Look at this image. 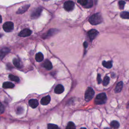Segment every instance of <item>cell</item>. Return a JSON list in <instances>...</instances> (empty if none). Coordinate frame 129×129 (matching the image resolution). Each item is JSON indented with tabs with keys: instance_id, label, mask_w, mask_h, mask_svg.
<instances>
[{
	"instance_id": "7402d4cb",
	"label": "cell",
	"mask_w": 129,
	"mask_h": 129,
	"mask_svg": "<svg viewBox=\"0 0 129 129\" xmlns=\"http://www.w3.org/2000/svg\"><path fill=\"white\" fill-rule=\"evenodd\" d=\"M120 16L123 19H128L129 18V13L128 12H123L121 13Z\"/></svg>"
},
{
	"instance_id": "d6986e66",
	"label": "cell",
	"mask_w": 129,
	"mask_h": 129,
	"mask_svg": "<svg viewBox=\"0 0 129 129\" xmlns=\"http://www.w3.org/2000/svg\"><path fill=\"white\" fill-rule=\"evenodd\" d=\"M102 65L104 67L106 68H108V69L111 68L112 66V61H108V62H106L105 61H103Z\"/></svg>"
},
{
	"instance_id": "ba28073f",
	"label": "cell",
	"mask_w": 129,
	"mask_h": 129,
	"mask_svg": "<svg viewBox=\"0 0 129 129\" xmlns=\"http://www.w3.org/2000/svg\"><path fill=\"white\" fill-rule=\"evenodd\" d=\"M32 34V31L31 30L29 29H24L23 30H22L19 34V36L20 37H27L30 36Z\"/></svg>"
},
{
	"instance_id": "30bf717a",
	"label": "cell",
	"mask_w": 129,
	"mask_h": 129,
	"mask_svg": "<svg viewBox=\"0 0 129 129\" xmlns=\"http://www.w3.org/2000/svg\"><path fill=\"white\" fill-rule=\"evenodd\" d=\"M50 99L51 98H50V96L47 95L46 96L43 97L40 103H41V104L43 105H46L50 102Z\"/></svg>"
},
{
	"instance_id": "8992f818",
	"label": "cell",
	"mask_w": 129,
	"mask_h": 129,
	"mask_svg": "<svg viewBox=\"0 0 129 129\" xmlns=\"http://www.w3.org/2000/svg\"><path fill=\"white\" fill-rule=\"evenodd\" d=\"M42 9L41 8H37L35 9L31 13V17L32 19H36L39 17L42 13Z\"/></svg>"
},
{
	"instance_id": "7c38bea8",
	"label": "cell",
	"mask_w": 129,
	"mask_h": 129,
	"mask_svg": "<svg viewBox=\"0 0 129 129\" xmlns=\"http://www.w3.org/2000/svg\"><path fill=\"white\" fill-rule=\"evenodd\" d=\"M10 51L8 48H4L0 50V59H2Z\"/></svg>"
},
{
	"instance_id": "e575fe53",
	"label": "cell",
	"mask_w": 129,
	"mask_h": 129,
	"mask_svg": "<svg viewBox=\"0 0 129 129\" xmlns=\"http://www.w3.org/2000/svg\"><path fill=\"white\" fill-rule=\"evenodd\" d=\"M95 3L96 4V3H97V0H95Z\"/></svg>"
},
{
	"instance_id": "f546056e",
	"label": "cell",
	"mask_w": 129,
	"mask_h": 129,
	"mask_svg": "<svg viewBox=\"0 0 129 129\" xmlns=\"http://www.w3.org/2000/svg\"><path fill=\"white\" fill-rule=\"evenodd\" d=\"M24 109L22 108L21 107H19L17 109V113L18 114V115H20V114H22L23 112Z\"/></svg>"
},
{
	"instance_id": "7a4b0ae2",
	"label": "cell",
	"mask_w": 129,
	"mask_h": 129,
	"mask_svg": "<svg viewBox=\"0 0 129 129\" xmlns=\"http://www.w3.org/2000/svg\"><path fill=\"white\" fill-rule=\"evenodd\" d=\"M107 99L106 95L105 93H101L98 94L95 99V103L96 104L101 105L105 104Z\"/></svg>"
},
{
	"instance_id": "9c48e42d",
	"label": "cell",
	"mask_w": 129,
	"mask_h": 129,
	"mask_svg": "<svg viewBox=\"0 0 129 129\" xmlns=\"http://www.w3.org/2000/svg\"><path fill=\"white\" fill-rule=\"evenodd\" d=\"M64 86L61 84H58L54 88V92L57 94H61L64 91Z\"/></svg>"
},
{
	"instance_id": "5b68a950",
	"label": "cell",
	"mask_w": 129,
	"mask_h": 129,
	"mask_svg": "<svg viewBox=\"0 0 129 129\" xmlns=\"http://www.w3.org/2000/svg\"><path fill=\"white\" fill-rule=\"evenodd\" d=\"M74 2L71 1H68L64 3V8L67 11H71L73 10L74 8Z\"/></svg>"
},
{
	"instance_id": "5bb4252c",
	"label": "cell",
	"mask_w": 129,
	"mask_h": 129,
	"mask_svg": "<svg viewBox=\"0 0 129 129\" xmlns=\"http://www.w3.org/2000/svg\"><path fill=\"white\" fill-rule=\"evenodd\" d=\"M29 6H30L29 5H25L21 7V8H20L18 10V11H17V14H21L24 13L28 9V8H29Z\"/></svg>"
},
{
	"instance_id": "52a82bcc",
	"label": "cell",
	"mask_w": 129,
	"mask_h": 129,
	"mask_svg": "<svg viewBox=\"0 0 129 129\" xmlns=\"http://www.w3.org/2000/svg\"><path fill=\"white\" fill-rule=\"evenodd\" d=\"M98 34V32L95 29H91L88 32V35L91 40H92L96 38Z\"/></svg>"
},
{
	"instance_id": "4316f807",
	"label": "cell",
	"mask_w": 129,
	"mask_h": 129,
	"mask_svg": "<svg viewBox=\"0 0 129 129\" xmlns=\"http://www.w3.org/2000/svg\"><path fill=\"white\" fill-rule=\"evenodd\" d=\"M119 4L120 6V8L121 9H123L124 8L125 4H126V3H125V2L124 1H120Z\"/></svg>"
},
{
	"instance_id": "1f68e13d",
	"label": "cell",
	"mask_w": 129,
	"mask_h": 129,
	"mask_svg": "<svg viewBox=\"0 0 129 129\" xmlns=\"http://www.w3.org/2000/svg\"><path fill=\"white\" fill-rule=\"evenodd\" d=\"M97 81L98 82V84H100L101 82V75L98 74L97 75Z\"/></svg>"
},
{
	"instance_id": "d4e9b609",
	"label": "cell",
	"mask_w": 129,
	"mask_h": 129,
	"mask_svg": "<svg viewBox=\"0 0 129 129\" xmlns=\"http://www.w3.org/2000/svg\"><path fill=\"white\" fill-rule=\"evenodd\" d=\"M92 6H93V0H87V4L86 6L85 7L87 8H89Z\"/></svg>"
},
{
	"instance_id": "836d02e7",
	"label": "cell",
	"mask_w": 129,
	"mask_h": 129,
	"mask_svg": "<svg viewBox=\"0 0 129 129\" xmlns=\"http://www.w3.org/2000/svg\"><path fill=\"white\" fill-rule=\"evenodd\" d=\"M2 22V18L1 16L0 15V23H1Z\"/></svg>"
},
{
	"instance_id": "83f0119b",
	"label": "cell",
	"mask_w": 129,
	"mask_h": 129,
	"mask_svg": "<svg viewBox=\"0 0 129 129\" xmlns=\"http://www.w3.org/2000/svg\"><path fill=\"white\" fill-rule=\"evenodd\" d=\"M47 128L50 129H54L58 128V126H57V125H54V124H50L48 125Z\"/></svg>"
},
{
	"instance_id": "ac0fdd59",
	"label": "cell",
	"mask_w": 129,
	"mask_h": 129,
	"mask_svg": "<svg viewBox=\"0 0 129 129\" xmlns=\"http://www.w3.org/2000/svg\"><path fill=\"white\" fill-rule=\"evenodd\" d=\"M15 86L14 84L10 82H6L4 83L3 85V87L4 88H13Z\"/></svg>"
},
{
	"instance_id": "d6a6232c",
	"label": "cell",
	"mask_w": 129,
	"mask_h": 129,
	"mask_svg": "<svg viewBox=\"0 0 129 129\" xmlns=\"http://www.w3.org/2000/svg\"><path fill=\"white\" fill-rule=\"evenodd\" d=\"M84 46L85 48H86V47H87V46H88V43H87V42H85L84 43Z\"/></svg>"
},
{
	"instance_id": "44dd1931",
	"label": "cell",
	"mask_w": 129,
	"mask_h": 129,
	"mask_svg": "<svg viewBox=\"0 0 129 129\" xmlns=\"http://www.w3.org/2000/svg\"><path fill=\"white\" fill-rule=\"evenodd\" d=\"M110 126H111V127H112L113 128L117 129L119 128L120 124L117 121H113L111 123H110Z\"/></svg>"
},
{
	"instance_id": "f1b7e54d",
	"label": "cell",
	"mask_w": 129,
	"mask_h": 129,
	"mask_svg": "<svg viewBox=\"0 0 129 129\" xmlns=\"http://www.w3.org/2000/svg\"><path fill=\"white\" fill-rule=\"evenodd\" d=\"M56 31H57L56 29H50V30L49 31H48V32H47V34L46 36H49L50 35H53L56 32Z\"/></svg>"
},
{
	"instance_id": "6da1fadb",
	"label": "cell",
	"mask_w": 129,
	"mask_h": 129,
	"mask_svg": "<svg viewBox=\"0 0 129 129\" xmlns=\"http://www.w3.org/2000/svg\"><path fill=\"white\" fill-rule=\"evenodd\" d=\"M103 21L102 17L100 14H95L92 15L89 19V22L92 25H95L101 23Z\"/></svg>"
},
{
	"instance_id": "e0dca14e",
	"label": "cell",
	"mask_w": 129,
	"mask_h": 129,
	"mask_svg": "<svg viewBox=\"0 0 129 129\" xmlns=\"http://www.w3.org/2000/svg\"><path fill=\"white\" fill-rule=\"evenodd\" d=\"M43 58H44L43 55L42 53L39 52L37 54H36L35 56V60L37 62H42L43 60Z\"/></svg>"
},
{
	"instance_id": "9a60e30c",
	"label": "cell",
	"mask_w": 129,
	"mask_h": 129,
	"mask_svg": "<svg viewBox=\"0 0 129 129\" xmlns=\"http://www.w3.org/2000/svg\"><path fill=\"white\" fill-rule=\"evenodd\" d=\"M123 87V82H120L118 83L116 87L115 91L116 93H119L122 90V88Z\"/></svg>"
},
{
	"instance_id": "277c9868",
	"label": "cell",
	"mask_w": 129,
	"mask_h": 129,
	"mask_svg": "<svg viewBox=\"0 0 129 129\" xmlns=\"http://www.w3.org/2000/svg\"><path fill=\"white\" fill-rule=\"evenodd\" d=\"M3 29L7 32H10L13 30L14 24L12 22H7L3 25Z\"/></svg>"
},
{
	"instance_id": "484cf974",
	"label": "cell",
	"mask_w": 129,
	"mask_h": 129,
	"mask_svg": "<svg viewBox=\"0 0 129 129\" xmlns=\"http://www.w3.org/2000/svg\"><path fill=\"white\" fill-rule=\"evenodd\" d=\"M78 2L80 5L85 7L87 4V0H78Z\"/></svg>"
},
{
	"instance_id": "cb8c5ba5",
	"label": "cell",
	"mask_w": 129,
	"mask_h": 129,
	"mask_svg": "<svg viewBox=\"0 0 129 129\" xmlns=\"http://www.w3.org/2000/svg\"><path fill=\"white\" fill-rule=\"evenodd\" d=\"M109 82V78L108 76H105L103 81V85L104 86H107Z\"/></svg>"
},
{
	"instance_id": "d590c367",
	"label": "cell",
	"mask_w": 129,
	"mask_h": 129,
	"mask_svg": "<svg viewBox=\"0 0 129 129\" xmlns=\"http://www.w3.org/2000/svg\"><path fill=\"white\" fill-rule=\"evenodd\" d=\"M45 1H46V0H45Z\"/></svg>"
},
{
	"instance_id": "4fadbf2b",
	"label": "cell",
	"mask_w": 129,
	"mask_h": 129,
	"mask_svg": "<svg viewBox=\"0 0 129 129\" xmlns=\"http://www.w3.org/2000/svg\"><path fill=\"white\" fill-rule=\"evenodd\" d=\"M29 104L31 108H35L38 105V101L37 99H31L29 101Z\"/></svg>"
},
{
	"instance_id": "ffe728a7",
	"label": "cell",
	"mask_w": 129,
	"mask_h": 129,
	"mask_svg": "<svg viewBox=\"0 0 129 129\" xmlns=\"http://www.w3.org/2000/svg\"><path fill=\"white\" fill-rule=\"evenodd\" d=\"M9 78L11 81H15V82H19V81H20L19 77H17V76H14L13 75H11V74L9 75Z\"/></svg>"
},
{
	"instance_id": "3957f363",
	"label": "cell",
	"mask_w": 129,
	"mask_h": 129,
	"mask_svg": "<svg viewBox=\"0 0 129 129\" xmlns=\"http://www.w3.org/2000/svg\"><path fill=\"white\" fill-rule=\"evenodd\" d=\"M94 91L92 88L91 87H88L86 91L85 94V100L87 102L89 101L93 98L94 95Z\"/></svg>"
},
{
	"instance_id": "2e32d148",
	"label": "cell",
	"mask_w": 129,
	"mask_h": 129,
	"mask_svg": "<svg viewBox=\"0 0 129 129\" xmlns=\"http://www.w3.org/2000/svg\"><path fill=\"white\" fill-rule=\"evenodd\" d=\"M13 62L14 65L18 68H21L22 67V64L18 58H14L13 61Z\"/></svg>"
},
{
	"instance_id": "4dcf8cb0",
	"label": "cell",
	"mask_w": 129,
	"mask_h": 129,
	"mask_svg": "<svg viewBox=\"0 0 129 129\" xmlns=\"http://www.w3.org/2000/svg\"><path fill=\"white\" fill-rule=\"evenodd\" d=\"M4 112V107L3 105L0 102V114H1Z\"/></svg>"
},
{
	"instance_id": "603a6c76",
	"label": "cell",
	"mask_w": 129,
	"mask_h": 129,
	"mask_svg": "<svg viewBox=\"0 0 129 129\" xmlns=\"http://www.w3.org/2000/svg\"><path fill=\"white\" fill-rule=\"evenodd\" d=\"M75 128H76V126L75 124L73 122H71V121H70V122H69L67 126V127H66V129H74Z\"/></svg>"
},
{
	"instance_id": "8fae6325",
	"label": "cell",
	"mask_w": 129,
	"mask_h": 129,
	"mask_svg": "<svg viewBox=\"0 0 129 129\" xmlns=\"http://www.w3.org/2000/svg\"><path fill=\"white\" fill-rule=\"evenodd\" d=\"M42 66L44 68H45L46 70H50L53 68L52 64H51V62L49 60H46L44 62Z\"/></svg>"
}]
</instances>
